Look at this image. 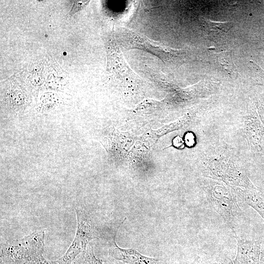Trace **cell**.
Listing matches in <instances>:
<instances>
[{
  "label": "cell",
  "mask_w": 264,
  "mask_h": 264,
  "mask_svg": "<svg viewBox=\"0 0 264 264\" xmlns=\"http://www.w3.org/2000/svg\"><path fill=\"white\" fill-rule=\"evenodd\" d=\"M205 164L207 176L223 182L231 187L255 188L242 167L223 157L210 158Z\"/></svg>",
  "instance_id": "3"
},
{
  "label": "cell",
  "mask_w": 264,
  "mask_h": 264,
  "mask_svg": "<svg viewBox=\"0 0 264 264\" xmlns=\"http://www.w3.org/2000/svg\"><path fill=\"white\" fill-rule=\"evenodd\" d=\"M27 264H59L56 261H49L44 258L43 255L37 257Z\"/></svg>",
  "instance_id": "14"
},
{
  "label": "cell",
  "mask_w": 264,
  "mask_h": 264,
  "mask_svg": "<svg viewBox=\"0 0 264 264\" xmlns=\"http://www.w3.org/2000/svg\"><path fill=\"white\" fill-rule=\"evenodd\" d=\"M209 264H234L230 260H225L220 262L211 263Z\"/></svg>",
  "instance_id": "15"
},
{
  "label": "cell",
  "mask_w": 264,
  "mask_h": 264,
  "mask_svg": "<svg viewBox=\"0 0 264 264\" xmlns=\"http://www.w3.org/2000/svg\"><path fill=\"white\" fill-rule=\"evenodd\" d=\"M260 264H264V249L261 252Z\"/></svg>",
  "instance_id": "16"
},
{
  "label": "cell",
  "mask_w": 264,
  "mask_h": 264,
  "mask_svg": "<svg viewBox=\"0 0 264 264\" xmlns=\"http://www.w3.org/2000/svg\"><path fill=\"white\" fill-rule=\"evenodd\" d=\"M245 132L251 146L256 148L260 144L263 128L254 114L248 112L245 121Z\"/></svg>",
  "instance_id": "8"
},
{
  "label": "cell",
  "mask_w": 264,
  "mask_h": 264,
  "mask_svg": "<svg viewBox=\"0 0 264 264\" xmlns=\"http://www.w3.org/2000/svg\"><path fill=\"white\" fill-rule=\"evenodd\" d=\"M6 100L9 110L11 112L20 113L22 112L26 106V95L19 89L9 90L6 94Z\"/></svg>",
  "instance_id": "10"
},
{
  "label": "cell",
  "mask_w": 264,
  "mask_h": 264,
  "mask_svg": "<svg viewBox=\"0 0 264 264\" xmlns=\"http://www.w3.org/2000/svg\"><path fill=\"white\" fill-rule=\"evenodd\" d=\"M215 64L226 75L236 78L239 73L232 59L231 51H225L216 55Z\"/></svg>",
  "instance_id": "9"
},
{
  "label": "cell",
  "mask_w": 264,
  "mask_h": 264,
  "mask_svg": "<svg viewBox=\"0 0 264 264\" xmlns=\"http://www.w3.org/2000/svg\"><path fill=\"white\" fill-rule=\"evenodd\" d=\"M201 25L203 31L209 37L226 33L233 26L231 22H216L208 19H202Z\"/></svg>",
  "instance_id": "11"
},
{
  "label": "cell",
  "mask_w": 264,
  "mask_h": 264,
  "mask_svg": "<svg viewBox=\"0 0 264 264\" xmlns=\"http://www.w3.org/2000/svg\"><path fill=\"white\" fill-rule=\"evenodd\" d=\"M115 235L109 254L116 264H161L160 259L145 256L133 249L119 247L115 241Z\"/></svg>",
  "instance_id": "5"
},
{
  "label": "cell",
  "mask_w": 264,
  "mask_h": 264,
  "mask_svg": "<svg viewBox=\"0 0 264 264\" xmlns=\"http://www.w3.org/2000/svg\"><path fill=\"white\" fill-rule=\"evenodd\" d=\"M231 188L237 196L255 209L264 220V200L256 188L246 189Z\"/></svg>",
  "instance_id": "7"
},
{
  "label": "cell",
  "mask_w": 264,
  "mask_h": 264,
  "mask_svg": "<svg viewBox=\"0 0 264 264\" xmlns=\"http://www.w3.org/2000/svg\"><path fill=\"white\" fill-rule=\"evenodd\" d=\"M73 1V3L72 8L68 13V15L70 16H73L76 12L83 8L88 2V1L85 0H74Z\"/></svg>",
  "instance_id": "13"
},
{
  "label": "cell",
  "mask_w": 264,
  "mask_h": 264,
  "mask_svg": "<svg viewBox=\"0 0 264 264\" xmlns=\"http://www.w3.org/2000/svg\"><path fill=\"white\" fill-rule=\"evenodd\" d=\"M44 230L35 231L20 240L7 242L1 246L4 264H27L44 250Z\"/></svg>",
  "instance_id": "2"
},
{
  "label": "cell",
  "mask_w": 264,
  "mask_h": 264,
  "mask_svg": "<svg viewBox=\"0 0 264 264\" xmlns=\"http://www.w3.org/2000/svg\"><path fill=\"white\" fill-rule=\"evenodd\" d=\"M81 254L77 264H103L102 260L95 257L93 247L91 244L89 243L86 250Z\"/></svg>",
  "instance_id": "12"
},
{
  "label": "cell",
  "mask_w": 264,
  "mask_h": 264,
  "mask_svg": "<svg viewBox=\"0 0 264 264\" xmlns=\"http://www.w3.org/2000/svg\"><path fill=\"white\" fill-rule=\"evenodd\" d=\"M237 253L235 264H260L261 244L258 241L236 237Z\"/></svg>",
  "instance_id": "6"
},
{
  "label": "cell",
  "mask_w": 264,
  "mask_h": 264,
  "mask_svg": "<svg viewBox=\"0 0 264 264\" xmlns=\"http://www.w3.org/2000/svg\"><path fill=\"white\" fill-rule=\"evenodd\" d=\"M77 229L75 237L69 248L61 258L56 260L59 264H71L76 257L85 251L92 240L97 238L93 222L84 210L75 209Z\"/></svg>",
  "instance_id": "4"
},
{
  "label": "cell",
  "mask_w": 264,
  "mask_h": 264,
  "mask_svg": "<svg viewBox=\"0 0 264 264\" xmlns=\"http://www.w3.org/2000/svg\"><path fill=\"white\" fill-rule=\"evenodd\" d=\"M205 192L211 205L235 233L242 219V212L232 188L222 182L214 179L209 181Z\"/></svg>",
  "instance_id": "1"
}]
</instances>
